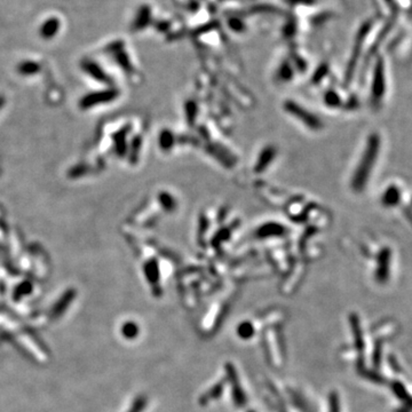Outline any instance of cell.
Segmentation results:
<instances>
[{"mask_svg":"<svg viewBox=\"0 0 412 412\" xmlns=\"http://www.w3.org/2000/svg\"><path fill=\"white\" fill-rule=\"evenodd\" d=\"M378 151H379V139H378V136H372L370 139L362 159H361L359 168L355 171V175H354L353 187L356 190H361L365 186V182L370 176L371 170L373 168L372 164L377 159Z\"/></svg>","mask_w":412,"mask_h":412,"instance_id":"6da1fadb","label":"cell"},{"mask_svg":"<svg viewBox=\"0 0 412 412\" xmlns=\"http://www.w3.org/2000/svg\"><path fill=\"white\" fill-rule=\"evenodd\" d=\"M226 370L228 373V378H229L230 383L233 384V397H234L235 404L240 408L244 407L245 403H246V397H245L244 391L240 386V381H238V378L236 376V372H235V369L233 367V365L227 364Z\"/></svg>","mask_w":412,"mask_h":412,"instance_id":"7a4b0ae2","label":"cell"},{"mask_svg":"<svg viewBox=\"0 0 412 412\" xmlns=\"http://www.w3.org/2000/svg\"><path fill=\"white\" fill-rule=\"evenodd\" d=\"M223 389V384H217V386H214L210 391H207L206 395H204L203 398H200V402H203V404H205L209 400H214V398H218L221 396V393H222Z\"/></svg>","mask_w":412,"mask_h":412,"instance_id":"3957f363","label":"cell"},{"mask_svg":"<svg viewBox=\"0 0 412 412\" xmlns=\"http://www.w3.org/2000/svg\"><path fill=\"white\" fill-rule=\"evenodd\" d=\"M237 333H238V335H240L241 338L248 339V338H250V337L253 336L254 329H253V326H252L251 323L244 322V323H242V324L240 326H238Z\"/></svg>","mask_w":412,"mask_h":412,"instance_id":"277c9868","label":"cell"},{"mask_svg":"<svg viewBox=\"0 0 412 412\" xmlns=\"http://www.w3.org/2000/svg\"><path fill=\"white\" fill-rule=\"evenodd\" d=\"M330 404H331L332 412H338V400H337V396L335 394L331 395V398H330Z\"/></svg>","mask_w":412,"mask_h":412,"instance_id":"5b68a950","label":"cell"},{"mask_svg":"<svg viewBox=\"0 0 412 412\" xmlns=\"http://www.w3.org/2000/svg\"><path fill=\"white\" fill-rule=\"evenodd\" d=\"M251 412H253V411H251Z\"/></svg>","mask_w":412,"mask_h":412,"instance_id":"8992f818","label":"cell"}]
</instances>
